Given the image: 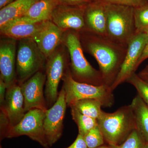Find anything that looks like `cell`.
<instances>
[{
	"instance_id": "obj_17",
	"label": "cell",
	"mask_w": 148,
	"mask_h": 148,
	"mask_svg": "<svg viewBox=\"0 0 148 148\" xmlns=\"http://www.w3.org/2000/svg\"><path fill=\"white\" fill-rule=\"evenodd\" d=\"M84 19L85 29L107 36L105 3L101 1H93L87 4L84 8Z\"/></svg>"
},
{
	"instance_id": "obj_14",
	"label": "cell",
	"mask_w": 148,
	"mask_h": 148,
	"mask_svg": "<svg viewBox=\"0 0 148 148\" xmlns=\"http://www.w3.org/2000/svg\"><path fill=\"white\" fill-rule=\"evenodd\" d=\"M44 22L34 21L25 16H21L0 27V33L3 37L18 40L25 38L34 39Z\"/></svg>"
},
{
	"instance_id": "obj_27",
	"label": "cell",
	"mask_w": 148,
	"mask_h": 148,
	"mask_svg": "<svg viewBox=\"0 0 148 148\" xmlns=\"http://www.w3.org/2000/svg\"><path fill=\"white\" fill-rule=\"evenodd\" d=\"M107 3L127 6L135 8L148 3V0H100Z\"/></svg>"
},
{
	"instance_id": "obj_9",
	"label": "cell",
	"mask_w": 148,
	"mask_h": 148,
	"mask_svg": "<svg viewBox=\"0 0 148 148\" xmlns=\"http://www.w3.org/2000/svg\"><path fill=\"white\" fill-rule=\"evenodd\" d=\"M148 43V36L143 32L137 33L130 41L119 73L110 86L112 91L119 85L126 82L128 79L135 73L138 68V62Z\"/></svg>"
},
{
	"instance_id": "obj_30",
	"label": "cell",
	"mask_w": 148,
	"mask_h": 148,
	"mask_svg": "<svg viewBox=\"0 0 148 148\" xmlns=\"http://www.w3.org/2000/svg\"><path fill=\"white\" fill-rule=\"evenodd\" d=\"M66 148H88L84 136L78 134L76 139L71 145Z\"/></svg>"
},
{
	"instance_id": "obj_12",
	"label": "cell",
	"mask_w": 148,
	"mask_h": 148,
	"mask_svg": "<svg viewBox=\"0 0 148 148\" xmlns=\"http://www.w3.org/2000/svg\"><path fill=\"white\" fill-rule=\"evenodd\" d=\"M86 5L77 6L59 4L53 10L50 20L64 32L69 30L81 32L85 29Z\"/></svg>"
},
{
	"instance_id": "obj_36",
	"label": "cell",
	"mask_w": 148,
	"mask_h": 148,
	"mask_svg": "<svg viewBox=\"0 0 148 148\" xmlns=\"http://www.w3.org/2000/svg\"><path fill=\"white\" fill-rule=\"evenodd\" d=\"M143 32L145 33L147 35V36L148 37V28H147V29H145V30H144Z\"/></svg>"
},
{
	"instance_id": "obj_8",
	"label": "cell",
	"mask_w": 148,
	"mask_h": 148,
	"mask_svg": "<svg viewBox=\"0 0 148 148\" xmlns=\"http://www.w3.org/2000/svg\"><path fill=\"white\" fill-rule=\"evenodd\" d=\"M45 111L34 109L27 112L18 124L10 127L5 138H16L25 135L39 143L45 148H49L44 129Z\"/></svg>"
},
{
	"instance_id": "obj_33",
	"label": "cell",
	"mask_w": 148,
	"mask_h": 148,
	"mask_svg": "<svg viewBox=\"0 0 148 148\" xmlns=\"http://www.w3.org/2000/svg\"><path fill=\"white\" fill-rule=\"evenodd\" d=\"M138 75L141 78L148 81V65L146 66Z\"/></svg>"
},
{
	"instance_id": "obj_5",
	"label": "cell",
	"mask_w": 148,
	"mask_h": 148,
	"mask_svg": "<svg viewBox=\"0 0 148 148\" xmlns=\"http://www.w3.org/2000/svg\"><path fill=\"white\" fill-rule=\"evenodd\" d=\"M66 93L67 106L70 107L75 102L82 99L93 98L101 101L103 107H110L114 98L110 86L106 84L96 86L76 81L72 77L70 66L62 79Z\"/></svg>"
},
{
	"instance_id": "obj_11",
	"label": "cell",
	"mask_w": 148,
	"mask_h": 148,
	"mask_svg": "<svg viewBox=\"0 0 148 148\" xmlns=\"http://www.w3.org/2000/svg\"><path fill=\"white\" fill-rule=\"evenodd\" d=\"M46 79L45 73L41 70L20 84L25 113L32 109H40L45 112L48 109L44 92Z\"/></svg>"
},
{
	"instance_id": "obj_37",
	"label": "cell",
	"mask_w": 148,
	"mask_h": 148,
	"mask_svg": "<svg viewBox=\"0 0 148 148\" xmlns=\"http://www.w3.org/2000/svg\"><path fill=\"white\" fill-rule=\"evenodd\" d=\"M145 148H148V144H146Z\"/></svg>"
},
{
	"instance_id": "obj_22",
	"label": "cell",
	"mask_w": 148,
	"mask_h": 148,
	"mask_svg": "<svg viewBox=\"0 0 148 148\" xmlns=\"http://www.w3.org/2000/svg\"><path fill=\"white\" fill-rule=\"evenodd\" d=\"M70 108L72 118L78 128L79 134L84 136L90 130L98 125L97 119L85 115L74 107Z\"/></svg>"
},
{
	"instance_id": "obj_31",
	"label": "cell",
	"mask_w": 148,
	"mask_h": 148,
	"mask_svg": "<svg viewBox=\"0 0 148 148\" xmlns=\"http://www.w3.org/2000/svg\"><path fill=\"white\" fill-rule=\"evenodd\" d=\"M6 86L3 80L0 78V105L2 107L5 101Z\"/></svg>"
},
{
	"instance_id": "obj_19",
	"label": "cell",
	"mask_w": 148,
	"mask_h": 148,
	"mask_svg": "<svg viewBox=\"0 0 148 148\" xmlns=\"http://www.w3.org/2000/svg\"><path fill=\"white\" fill-rule=\"evenodd\" d=\"M37 0H15L0 10V27L12 20L24 16Z\"/></svg>"
},
{
	"instance_id": "obj_32",
	"label": "cell",
	"mask_w": 148,
	"mask_h": 148,
	"mask_svg": "<svg viewBox=\"0 0 148 148\" xmlns=\"http://www.w3.org/2000/svg\"><path fill=\"white\" fill-rule=\"evenodd\" d=\"M148 58V43L146 45L145 49H144V51H143V54L140 57V60H139V62L138 63V66L139 67V66L142 64V63Z\"/></svg>"
},
{
	"instance_id": "obj_34",
	"label": "cell",
	"mask_w": 148,
	"mask_h": 148,
	"mask_svg": "<svg viewBox=\"0 0 148 148\" xmlns=\"http://www.w3.org/2000/svg\"><path fill=\"white\" fill-rule=\"evenodd\" d=\"M15 1V0H0V9H1L3 8Z\"/></svg>"
},
{
	"instance_id": "obj_26",
	"label": "cell",
	"mask_w": 148,
	"mask_h": 148,
	"mask_svg": "<svg viewBox=\"0 0 148 148\" xmlns=\"http://www.w3.org/2000/svg\"><path fill=\"white\" fill-rule=\"evenodd\" d=\"M146 144L136 129L133 130L119 148H145Z\"/></svg>"
},
{
	"instance_id": "obj_3",
	"label": "cell",
	"mask_w": 148,
	"mask_h": 148,
	"mask_svg": "<svg viewBox=\"0 0 148 148\" xmlns=\"http://www.w3.org/2000/svg\"><path fill=\"white\" fill-rule=\"evenodd\" d=\"M97 120L105 141L110 145H120L136 129L130 105L123 106L111 113L103 112Z\"/></svg>"
},
{
	"instance_id": "obj_25",
	"label": "cell",
	"mask_w": 148,
	"mask_h": 148,
	"mask_svg": "<svg viewBox=\"0 0 148 148\" xmlns=\"http://www.w3.org/2000/svg\"><path fill=\"white\" fill-rule=\"evenodd\" d=\"M84 137L88 148H96L105 143L104 137L98 125L90 130Z\"/></svg>"
},
{
	"instance_id": "obj_35",
	"label": "cell",
	"mask_w": 148,
	"mask_h": 148,
	"mask_svg": "<svg viewBox=\"0 0 148 148\" xmlns=\"http://www.w3.org/2000/svg\"><path fill=\"white\" fill-rule=\"evenodd\" d=\"M96 148H119V146L108 144L107 145H103Z\"/></svg>"
},
{
	"instance_id": "obj_1",
	"label": "cell",
	"mask_w": 148,
	"mask_h": 148,
	"mask_svg": "<svg viewBox=\"0 0 148 148\" xmlns=\"http://www.w3.org/2000/svg\"><path fill=\"white\" fill-rule=\"evenodd\" d=\"M79 33L84 51L95 58L104 83L110 87L119 73L128 46L118 43L106 36L86 29Z\"/></svg>"
},
{
	"instance_id": "obj_18",
	"label": "cell",
	"mask_w": 148,
	"mask_h": 148,
	"mask_svg": "<svg viewBox=\"0 0 148 148\" xmlns=\"http://www.w3.org/2000/svg\"><path fill=\"white\" fill-rule=\"evenodd\" d=\"M130 106L136 130L145 143L148 144V107L138 94L133 98Z\"/></svg>"
},
{
	"instance_id": "obj_15",
	"label": "cell",
	"mask_w": 148,
	"mask_h": 148,
	"mask_svg": "<svg viewBox=\"0 0 148 148\" xmlns=\"http://www.w3.org/2000/svg\"><path fill=\"white\" fill-rule=\"evenodd\" d=\"M64 32L50 20L44 21L33 39L47 59L63 43Z\"/></svg>"
},
{
	"instance_id": "obj_24",
	"label": "cell",
	"mask_w": 148,
	"mask_h": 148,
	"mask_svg": "<svg viewBox=\"0 0 148 148\" xmlns=\"http://www.w3.org/2000/svg\"><path fill=\"white\" fill-rule=\"evenodd\" d=\"M134 16L137 33L148 28V3L134 8Z\"/></svg>"
},
{
	"instance_id": "obj_10",
	"label": "cell",
	"mask_w": 148,
	"mask_h": 148,
	"mask_svg": "<svg viewBox=\"0 0 148 148\" xmlns=\"http://www.w3.org/2000/svg\"><path fill=\"white\" fill-rule=\"evenodd\" d=\"M67 106L66 93L62 87L56 102L45 112L44 129L49 147L55 144L62 136Z\"/></svg>"
},
{
	"instance_id": "obj_29",
	"label": "cell",
	"mask_w": 148,
	"mask_h": 148,
	"mask_svg": "<svg viewBox=\"0 0 148 148\" xmlns=\"http://www.w3.org/2000/svg\"><path fill=\"white\" fill-rule=\"evenodd\" d=\"M59 4L80 6L87 4L91 1L90 0H58Z\"/></svg>"
},
{
	"instance_id": "obj_13",
	"label": "cell",
	"mask_w": 148,
	"mask_h": 148,
	"mask_svg": "<svg viewBox=\"0 0 148 148\" xmlns=\"http://www.w3.org/2000/svg\"><path fill=\"white\" fill-rule=\"evenodd\" d=\"M16 40L4 37L0 42V78L5 83L7 89L17 82Z\"/></svg>"
},
{
	"instance_id": "obj_6",
	"label": "cell",
	"mask_w": 148,
	"mask_h": 148,
	"mask_svg": "<svg viewBox=\"0 0 148 148\" xmlns=\"http://www.w3.org/2000/svg\"><path fill=\"white\" fill-rule=\"evenodd\" d=\"M47 58L32 38L19 40L16 51V78L21 84L42 69Z\"/></svg>"
},
{
	"instance_id": "obj_38",
	"label": "cell",
	"mask_w": 148,
	"mask_h": 148,
	"mask_svg": "<svg viewBox=\"0 0 148 148\" xmlns=\"http://www.w3.org/2000/svg\"><path fill=\"white\" fill-rule=\"evenodd\" d=\"M90 1H100V0H90Z\"/></svg>"
},
{
	"instance_id": "obj_2",
	"label": "cell",
	"mask_w": 148,
	"mask_h": 148,
	"mask_svg": "<svg viewBox=\"0 0 148 148\" xmlns=\"http://www.w3.org/2000/svg\"><path fill=\"white\" fill-rule=\"evenodd\" d=\"M63 43L69 52L70 71L75 80L93 85L105 84L100 71L93 68L85 57L79 32L69 30L64 32Z\"/></svg>"
},
{
	"instance_id": "obj_20",
	"label": "cell",
	"mask_w": 148,
	"mask_h": 148,
	"mask_svg": "<svg viewBox=\"0 0 148 148\" xmlns=\"http://www.w3.org/2000/svg\"><path fill=\"white\" fill-rule=\"evenodd\" d=\"M59 4L58 0H37L24 16L38 22L50 20L53 10Z\"/></svg>"
},
{
	"instance_id": "obj_28",
	"label": "cell",
	"mask_w": 148,
	"mask_h": 148,
	"mask_svg": "<svg viewBox=\"0 0 148 148\" xmlns=\"http://www.w3.org/2000/svg\"><path fill=\"white\" fill-rule=\"evenodd\" d=\"M0 127L1 140L5 138L6 133L10 127V123L8 117L3 110L1 108L0 114Z\"/></svg>"
},
{
	"instance_id": "obj_4",
	"label": "cell",
	"mask_w": 148,
	"mask_h": 148,
	"mask_svg": "<svg viewBox=\"0 0 148 148\" xmlns=\"http://www.w3.org/2000/svg\"><path fill=\"white\" fill-rule=\"evenodd\" d=\"M105 4L107 37L118 43L127 46L137 34L134 8L120 5Z\"/></svg>"
},
{
	"instance_id": "obj_7",
	"label": "cell",
	"mask_w": 148,
	"mask_h": 148,
	"mask_svg": "<svg viewBox=\"0 0 148 148\" xmlns=\"http://www.w3.org/2000/svg\"><path fill=\"white\" fill-rule=\"evenodd\" d=\"M69 58L67 49L62 43L47 59L44 94L48 108L53 106L58 98L59 83L70 66Z\"/></svg>"
},
{
	"instance_id": "obj_16",
	"label": "cell",
	"mask_w": 148,
	"mask_h": 148,
	"mask_svg": "<svg viewBox=\"0 0 148 148\" xmlns=\"http://www.w3.org/2000/svg\"><path fill=\"white\" fill-rule=\"evenodd\" d=\"M1 108L3 110L7 115L10 123V127L18 124L24 117L26 113L24 97L20 85L18 83L7 89L5 101Z\"/></svg>"
},
{
	"instance_id": "obj_21",
	"label": "cell",
	"mask_w": 148,
	"mask_h": 148,
	"mask_svg": "<svg viewBox=\"0 0 148 148\" xmlns=\"http://www.w3.org/2000/svg\"><path fill=\"white\" fill-rule=\"evenodd\" d=\"M103 106V104L99 100L89 98L77 101L70 107H74L85 115L98 119L104 112L101 109Z\"/></svg>"
},
{
	"instance_id": "obj_23",
	"label": "cell",
	"mask_w": 148,
	"mask_h": 148,
	"mask_svg": "<svg viewBox=\"0 0 148 148\" xmlns=\"http://www.w3.org/2000/svg\"><path fill=\"white\" fill-rule=\"evenodd\" d=\"M126 82L136 88L138 94L148 107V81L143 79L135 73L129 77Z\"/></svg>"
}]
</instances>
